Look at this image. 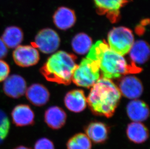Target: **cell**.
<instances>
[{
    "mask_svg": "<svg viewBox=\"0 0 150 149\" xmlns=\"http://www.w3.org/2000/svg\"><path fill=\"white\" fill-rule=\"evenodd\" d=\"M14 149H31V148H28L27 147L23 146H20L17 147V148Z\"/></svg>",
    "mask_w": 150,
    "mask_h": 149,
    "instance_id": "obj_27",
    "label": "cell"
},
{
    "mask_svg": "<svg viewBox=\"0 0 150 149\" xmlns=\"http://www.w3.org/2000/svg\"><path fill=\"white\" fill-rule=\"evenodd\" d=\"M10 68L7 63L0 60V82H4L9 76Z\"/></svg>",
    "mask_w": 150,
    "mask_h": 149,
    "instance_id": "obj_25",
    "label": "cell"
},
{
    "mask_svg": "<svg viewBox=\"0 0 150 149\" xmlns=\"http://www.w3.org/2000/svg\"><path fill=\"white\" fill-rule=\"evenodd\" d=\"M72 49L79 55H84L89 52L92 46V39L83 32L75 35L71 41Z\"/></svg>",
    "mask_w": 150,
    "mask_h": 149,
    "instance_id": "obj_21",
    "label": "cell"
},
{
    "mask_svg": "<svg viewBox=\"0 0 150 149\" xmlns=\"http://www.w3.org/2000/svg\"><path fill=\"white\" fill-rule=\"evenodd\" d=\"M67 149H91V141L86 134L78 133L71 137L67 143Z\"/></svg>",
    "mask_w": 150,
    "mask_h": 149,
    "instance_id": "obj_22",
    "label": "cell"
},
{
    "mask_svg": "<svg viewBox=\"0 0 150 149\" xmlns=\"http://www.w3.org/2000/svg\"><path fill=\"white\" fill-rule=\"evenodd\" d=\"M26 96L28 100L35 106H42L48 102L50 93L42 85L35 83L27 88Z\"/></svg>",
    "mask_w": 150,
    "mask_h": 149,
    "instance_id": "obj_16",
    "label": "cell"
},
{
    "mask_svg": "<svg viewBox=\"0 0 150 149\" xmlns=\"http://www.w3.org/2000/svg\"><path fill=\"white\" fill-rule=\"evenodd\" d=\"M86 58L96 62L102 77L109 79L138 73L142 70L133 63H128L123 56L112 51L105 41H97L92 46Z\"/></svg>",
    "mask_w": 150,
    "mask_h": 149,
    "instance_id": "obj_1",
    "label": "cell"
},
{
    "mask_svg": "<svg viewBox=\"0 0 150 149\" xmlns=\"http://www.w3.org/2000/svg\"><path fill=\"white\" fill-rule=\"evenodd\" d=\"M126 135L131 142L136 144H142L148 139L149 130L142 122H134L128 125Z\"/></svg>",
    "mask_w": 150,
    "mask_h": 149,
    "instance_id": "obj_19",
    "label": "cell"
},
{
    "mask_svg": "<svg viewBox=\"0 0 150 149\" xmlns=\"http://www.w3.org/2000/svg\"><path fill=\"white\" fill-rule=\"evenodd\" d=\"M34 149H55L54 143L47 138H40L35 142Z\"/></svg>",
    "mask_w": 150,
    "mask_h": 149,
    "instance_id": "obj_24",
    "label": "cell"
},
{
    "mask_svg": "<svg viewBox=\"0 0 150 149\" xmlns=\"http://www.w3.org/2000/svg\"><path fill=\"white\" fill-rule=\"evenodd\" d=\"M13 59L18 66L27 67L36 65L40 60V54L32 46L20 45L15 48Z\"/></svg>",
    "mask_w": 150,
    "mask_h": 149,
    "instance_id": "obj_8",
    "label": "cell"
},
{
    "mask_svg": "<svg viewBox=\"0 0 150 149\" xmlns=\"http://www.w3.org/2000/svg\"><path fill=\"white\" fill-rule=\"evenodd\" d=\"M23 39V33L21 29L15 26L6 28L3 33L1 39L7 48H15L20 46Z\"/></svg>",
    "mask_w": 150,
    "mask_h": 149,
    "instance_id": "obj_20",
    "label": "cell"
},
{
    "mask_svg": "<svg viewBox=\"0 0 150 149\" xmlns=\"http://www.w3.org/2000/svg\"><path fill=\"white\" fill-rule=\"evenodd\" d=\"M60 39L58 34L51 28H44L38 32L32 46L45 54L54 53L58 49Z\"/></svg>",
    "mask_w": 150,
    "mask_h": 149,
    "instance_id": "obj_6",
    "label": "cell"
},
{
    "mask_svg": "<svg viewBox=\"0 0 150 149\" xmlns=\"http://www.w3.org/2000/svg\"><path fill=\"white\" fill-rule=\"evenodd\" d=\"M13 124L17 127L33 125L35 121L34 112L28 105H19L15 107L11 113Z\"/></svg>",
    "mask_w": 150,
    "mask_h": 149,
    "instance_id": "obj_13",
    "label": "cell"
},
{
    "mask_svg": "<svg viewBox=\"0 0 150 149\" xmlns=\"http://www.w3.org/2000/svg\"><path fill=\"white\" fill-rule=\"evenodd\" d=\"M86 135L95 144H103L109 137L110 129L106 124L100 122H92L85 128Z\"/></svg>",
    "mask_w": 150,
    "mask_h": 149,
    "instance_id": "obj_11",
    "label": "cell"
},
{
    "mask_svg": "<svg viewBox=\"0 0 150 149\" xmlns=\"http://www.w3.org/2000/svg\"><path fill=\"white\" fill-rule=\"evenodd\" d=\"M76 21L75 12L65 6L57 8L53 15V21L60 30H67L74 26Z\"/></svg>",
    "mask_w": 150,
    "mask_h": 149,
    "instance_id": "obj_12",
    "label": "cell"
},
{
    "mask_svg": "<svg viewBox=\"0 0 150 149\" xmlns=\"http://www.w3.org/2000/svg\"><path fill=\"white\" fill-rule=\"evenodd\" d=\"M76 57L64 51H59L48 59L40 71L49 82L69 85L76 68Z\"/></svg>",
    "mask_w": 150,
    "mask_h": 149,
    "instance_id": "obj_3",
    "label": "cell"
},
{
    "mask_svg": "<svg viewBox=\"0 0 150 149\" xmlns=\"http://www.w3.org/2000/svg\"><path fill=\"white\" fill-rule=\"evenodd\" d=\"M64 103L66 108L70 111L79 113L86 108L87 101L82 90H74L66 94Z\"/></svg>",
    "mask_w": 150,
    "mask_h": 149,
    "instance_id": "obj_14",
    "label": "cell"
},
{
    "mask_svg": "<svg viewBox=\"0 0 150 149\" xmlns=\"http://www.w3.org/2000/svg\"><path fill=\"white\" fill-rule=\"evenodd\" d=\"M100 71L96 62L84 58L77 65L72 74V81L78 86L92 87L100 78Z\"/></svg>",
    "mask_w": 150,
    "mask_h": 149,
    "instance_id": "obj_4",
    "label": "cell"
},
{
    "mask_svg": "<svg viewBox=\"0 0 150 149\" xmlns=\"http://www.w3.org/2000/svg\"><path fill=\"white\" fill-rule=\"evenodd\" d=\"M1 38H0V60L4 58L7 55L8 48Z\"/></svg>",
    "mask_w": 150,
    "mask_h": 149,
    "instance_id": "obj_26",
    "label": "cell"
},
{
    "mask_svg": "<svg viewBox=\"0 0 150 149\" xmlns=\"http://www.w3.org/2000/svg\"><path fill=\"white\" fill-rule=\"evenodd\" d=\"M126 111L130 119L136 122H142L148 118L150 114L149 107L142 100L134 99L127 105Z\"/></svg>",
    "mask_w": 150,
    "mask_h": 149,
    "instance_id": "obj_15",
    "label": "cell"
},
{
    "mask_svg": "<svg viewBox=\"0 0 150 149\" xmlns=\"http://www.w3.org/2000/svg\"><path fill=\"white\" fill-rule=\"evenodd\" d=\"M118 88L121 94L132 100L140 97L143 91L142 82L139 79L134 76L123 77L120 80Z\"/></svg>",
    "mask_w": 150,
    "mask_h": 149,
    "instance_id": "obj_9",
    "label": "cell"
},
{
    "mask_svg": "<svg viewBox=\"0 0 150 149\" xmlns=\"http://www.w3.org/2000/svg\"><path fill=\"white\" fill-rule=\"evenodd\" d=\"M108 45L112 51L123 56L129 53L134 42L132 31L123 26L114 27L108 34Z\"/></svg>",
    "mask_w": 150,
    "mask_h": 149,
    "instance_id": "obj_5",
    "label": "cell"
},
{
    "mask_svg": "<svg viewBox=\"0 0 150 149\" xmlns=\"http://www.w3.org/2000/svg\"><path fill=\"white\" fill-rule=\"evenodd\" d=\"M10 123L6 113L0 110V143L2 142L8 134Z\"/></svg>",
    "mask_w": 150,
    "mask_h": 149,
    "instance_id": "obj_23",
    "label": "cell"
},
{
    "mask_svg": "<svg viewBox=\"0 0 150 149\" xmlns=\"http://www.w3.org/2000/svg\"><path fill=\"white\" fill-rule=\"evenodd\" d=\"M121 95L113 82L102 77L92 86L86 101L94 114L110 118L114 114Z\"/></svg>",
    "mask_w": 150,
    "mask_h": 149,
    "instance_id": "obj_2",
    "label": "cell"
},
{
    "mask_svg": "<svg viewBox=\"0 0 150 149\" xmlns=\"http://www.w3.org/2000/svg\"><path fill=\"white\" fill-rule=\"evenodd\" d=\"M129 52L133 63L142 65L149 59L150 47L146 41L139 40L134 42Z\"/></svg>",
    "mask_w": 150,
    "mask_h": 149,
    "instance_id": "obj_18",
    "label": "cell"
},
{
    "mask_svg": "<svg viewBox=\"0 0 150 149\" xmlns=\"http://www.w3.org/2000/svg\"><path fill=\"white\" fill-rule=\"evenodd\" d=\"M132 0H93L96 11L99 15H105L112 23L120 18V10Z\"/></svg>",
    "mask_w": 150,
    "mask_h": 149,
    "instance_id": "obj_7",
    "label": "cell"
},
{
    "mask_svg": "<svg viewBox=\"0 0 150 149\" xmlns=\"http://www.w3.org/2000/svg\"><path fill=\"white\" fill-rule=\"evenodd\" d=\"M3 89L9 97L18 98L25 93L27 90L26 82L20 75L12 74L4 80Z\"/></svg>",
    "mask_w": 150,
    "mask_h": 149,
    "instance_id": "obj_10",
    "label": "cell"
},
{
    "mask_svg": "<svg viewBox=\"0 0 150 149\" xmlns=\"http://www.w3.org/2000/svg\"><path fill=\"white\" fill-rule=\"evenodd\" d=\"M67 115L63 109L57 106L49 108L45 112L44 120L51 129H59L65 124Z\"/></svg>",
    "mask_w": 150,
    "mask_h": 149,
    "instance_id": "obj_17",
    "label": "cell"
}]
</instances>
